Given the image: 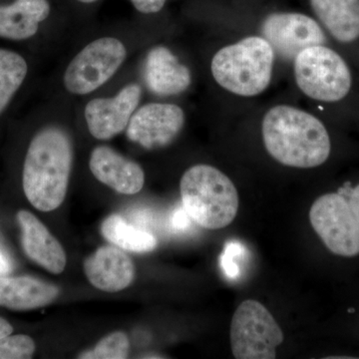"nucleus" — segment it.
<instances>
[{"instance_id":"f257e3e1","label":"nucleus","mask_w":359,"mask_h":359,"mask_svg":"<svg viewBox=\"0 0 359 359\" xmlns=\"http://www.w3.org/2000/svg\"><path fill=\"white\" fill-rule=\"evenodd\" d=\"M263 138L273 159L301 169L320 166L332 149L325 125L313 115L292 106H276L266 113Z\"/></svg>"},{"instance_id":"f03ea898","label":"nucleus","mask_w":359,"mask_h":359,"mask_svg":"<svg viewBox=\"0 0 359 359\" xmlns=\"http://www.w3.org/2000/svg\"><path fill=\"white\" fill-rule=\"evenodd\" d=\"M72 167V145L68 135L48 127L35 135L23 167L22 185L30 204L51 212L62 204Z\"/></svg>"},{"instance_id":"7ed1b4c3","label":"nucleus","mask_w":359,"mask_h":359,"mask_svg":"<svg viewBox=\"0 0 359 359\" xmlns=\"http://www.w3.org/2000/svg\"><path fill=\"white\" fill-rule=\"evenodd\" d=\"M180 190L184 209L202 228H226L237 216V189L231 179L217 168L196 165L187 170L182 177Z\"/></svg>"},{"instance_id":"20e7f679","label":"nucleus","mask_w":359,"mask_h":359,"mask_svg":"<svg viewBox=\"0 0 359 359\" xmlns=\"http://www.w3.org/2000/svg\"><path fill=\"white\" fill-rule=\"evenodd\" d=\"M275 51L263 37L250 36L224 47L214 56L215 80L231 93L259 95L268 88L273 73Z\"/></svg>"},{"instance_id":"39448f33","label":"nucleus","mask_w":359,"mask_h":359,"mask_svg":"<svg viewBox=\"0 0 359 359\" xmlns=\"http://www.w3.org/2000/svg\"><path fill=\"white\" fill-rule=\"evenodd\" d=\"M294 76L306 96L323 102H337L351 88V70L346 61L323 45L309 47L297 54Z\"/></svg>"},{"instance_id":"423d86ee","label":"nucleus","mask_w":359,"mask_h":359,"mask_svg":"<svg viewBox=\"0 0 359 359\" xmlns=\"http://www.w3.org/2000/svg\"><path fill=\"white\" fill-rule=\"evenodd\" d=\"M231 353L237 359H275L285 337L282 328L261 302L247 299L231 323Z\"/></svg>"},{"instance_id":"0eeeda50","label":"nucleus","mask_w":359,"mask_h":359,"mask_svg":"<svg viewBox=\"0 0 359 359\" xmlns=\"http://www.w3.org/2000/svg\"><path fill=\"white\" fill-rule=\"evenodd\" d=\"M309 221L330 252L346 257L359 255V221L344 196L325 194L314 201Z\"/></svg>"},{"instance_id":"6e6552de","label":"nucleus","mask_w":359,"mask_h":359,"mask_svg":"<svg viewBox=\"0 0 359 359\" xmlns=\"http://www.w3.org/2000/svg\"><path fill=\"white\" fill-rule=\"evenodd\" d=\"M126 48L120 40L105 37L87 45L66 69L65 88L70 93L85 95L108 81L126 58Z\"/></svg>"},{"instance_id":"1a4fd4ad","label":"nucleus","mask_w":359,"mask_h":359,"mask_svg":"<svg viewBox=\"0 0 359 359\" xmlns=\"http://www.w3.org/2000/svg\"><path fill=\"white\" fill-rule=\"evenodd\" d=\"M185 124V114L173 104L151 103L137 111L127 127V136L142 147H166L178 137Z\"/></svg>"},{"instance_id":"9d476101","label":"nucleus","mask_w":359,"mask_h":359,"mask_svg":"<svg viewBox=\"0 0 359 359\" xmlns=\"http://www.w3.org/2000/svg\"><path fill=\"white\" fill-rule=\"evenodd\" d=\"M264 39L283 58L292 59L309 47L323 45L325 33L320 25L301 13H273L263 25Z\"/></svg>"},{"instance_id":"9b49d317","label":"nucleus","mask_w":359,"mask_h":359,"mask_svg":"<svg viewBox=\"0 0 359 359\" xmlns=\"http://www.w3.org/2000/svg\"><path fill=\"white\" fill-rule=\"evenodd\" d=\"M141 87L130 84L113 98H97L85 107L90 133L99 140H109L128 127L140 102Z\"/></svg>"},{"instance_id":"f8f14e48","label":"nucleus","mask_w":359,"mask_h":359,"mask_svg":"<svg viewBox=\"0 0 359 359\" xmlns=\"http://www.w3.org/2000/svg\"><path fill=\"white\" fill-rule=\"evenodd\" d=\"M89 167L98 181L124 195L140 192L145 183V174L137 163L106 146L92 151Z\"/></svg>"},{"instance_id":"ddd939ff","label":"nucleus","mask_w":359,"mask_h":359,"mask_svg":"<svg viewBox=\"0 0 359 359\" xmlns=\"http://www.w3.org/2000/svg\"><path fill=\"white\" fill-rule=\"evenodd\" d=\"M84 271L92 285L107 292L127 289L135 278L133 262L121 250L108 245L85 259Z\"/></svg>"},{"instance_id":"4468645a","label":"nucleus","mask_w":359,"mask_h":359,"mask_svg":"<svg viewBox=\"0 0 359 359\" xmlns=\"http://www.w3.org/2000/svg\"><path fill=\"white\" fill-rule=\"evenodd\" d=\"M22 247L30 259L51 273H62L66 266V254L60 243L34 215L27 211L18 214Z\"/></svg>"},{"instance_id":"2eb2a0df","label":"nucleus","mask_w":359,"mask_h":359,"mask_svg":"<svg viewBox=\"0 0 359 359\" xmlns=\"http://www.w3.org/2000/svg\"><path fill=\"white\" fill-rule=\"evenodd\" d=\"M191 72L166 47L149 52L145 63V81L156 95H178L191 84Z\"/></svg>"},{"instance_id":"dca6fc26","label":"nucleus","mask_w":359,"mask_h":359,"mask_svg":"<svg viewBox=\"0 0 359 359\" xmlns=\"http://www.w3.org/2000/svg\"><path fill=\"white\" fill-rule=\"evenodd\" d=\"M51 283L30 276H0V306L13 311H32L48 306L58 297Z\"/></svg>"},{"instance_id":"f3484780","label":"nucleus","mask_w":359,"mask_h":359,"mask_svg":"<svg viewBox=\"0 0 359 359\" xmlns=\"http://www.w3.org/2000/svg\"><path fill=\"white\" fill-rule=\"evenodd\" d=\"M50 13L47 0H15L0 7V37L11 40L30 39L39 32V23Z\"/></svg>"},{"instance_id":"a211bd4d","label":"nucleus","mask_w":359,"mask_h":359,"mask_svg":"<svg viewBox=\"0 0 359 359\" xmlns=\"http://www.w3.org/2000/svg\"><path fill=\"white\" fill-rule=\"evenodd\" d=\"M321 23L344 43L359 37V0H311Z\"/></svg>"},{"instance_id":"6ab92c4d","label":"nucleus","mask_w":359,"mask_h":359,"mask_svg":"<svg viewBox=\"0 0 359 359\" xmlns=\"http://www.w3.org/2000/svg\"><path fill=\"white\" fill-rule=\"evenodd\" d=\"M101 231L106 240L129 252H151L157 245V240L154 236L131 226L118 215L108 217L103 222Z\"/></svg>"},{"instance_id":"aec40b11","label":"nucleus","mask_w":359,"mask_h":359,"mask_svg":"<svg viewBox=\"0 0 359 359\" xmlns=\"http://www.w3.org/2000/svg\"><path fill=\"white\" fill-rule=\"evenodd\" d=\"M27 74V63L15 52L0 49V114L11 102Z\"/></svg>"},{"instance_id":"412c9836","label":"nucleus","mask_w":359,"mask_h":359,"mask_svg":"<svg viewBox=\"0 0 359 359\" xmlns=\"http://www.w3.org/2000/svg\"><path fill=\"white\" fill-rule=\"evenodd\" d=\"M129 339L126 334L116 332L107 335L94 348L78 356L81 359H124L128 358Z\"/></svg>"},{"instance_id":"4be33fe9","label":"nucleus","mask_w":359,"mask_h":359,"mask_svg":"<svg viewBox=\"0 0 359 359\" xmlns=\"http://www.w3.org/2000/svg\"><path fill=\"white\" fill-rule=\"evenodd\" d=\"M34 351V341L28 335H7L0 339V359L32 358Z\"/></svg>"},{"instance_id":"5701e85b","label":"nucleus","mask_w":359,"mask_h":359,"mask_svg":"<svg viewBox=\"0 0 359 359\" xmlns=\"http://www.w3.org/2000/svg\"><path fill=\"white\" fill-rule=\"evenodd\" d=\"M243 252H244V250H243L242 245L238 244V243H228L224 247L223 255L221 257V266L224 275L228 278H236L240 273V269H238V264L235 263L233 259L236 257L243 254Z\"/></svg>"},{"instance_id":"b1692460","label":"nucleus","mask_w":359,"mask_h":359,"mask_svg":"<svg viewBox=\"0 0 359 359\" xmlns=\"http://www.w3.org/2000/svg\"><path fill=\"white\" fill-rule=\"evenodd\" d=\"M137 11L142 13L150 14L160 11L166 0H131Z\"/></svg>"},{"instance_id":"393cba45","label":"nucleus","mask_w":359,"mask_h":359,"mask_svg":"<svg viewBox=\"0 0 359 359\" xmlns=\"http://www.w3.org/2000/svg\"><path fill=\"white\" fill-rule=\"evenodd\" d=\"M13 269V261L6 245L0 240V276H7Z\"/></svg>"},{"instance_id":"a878e982","label":"nucleus","mask_w":359,"mask_h":359,"mask_svg":"<svg viewBox=\"0 0 359 359\" xmlns=\"http://www.w3.org/2000/svg\"><path fill=\"white\" fill-rule=\"evenodd\" d=\"M190 216L185 211L184 208H180L177 211L174 212L172 216L171 224L172 228L176 231H183L190 226Z\"/></svg>"},{"instance_id":"bb28decb","label":"nucleus","mask_w":359,"mask_h":359,"mask_svg":"<svg viewBox=\"0 0 359 359\" xmlns=\"http://www.w3.org/2000/svg\"><path fill=\"white\" fill-rule=\"evenodd\" d=\"M349 205H351V209L355 215L356 218L359 221V185L356 186L355 188L351 191V198L348 201Z\"/></svg>"},{"instance_id":"cd10ccee","label":"nucleus","mask_w":359,"mask_h":359,"mask_svg":"<svg viewBox=\"0 0 359 359\" xmlns=\"http://www.w3.org/2000/svg\"><path fill=\"white\" fill-rule=\"evenodd\" d=\"M13 327H11V323L0 316V339L7 337V335H11L13 334Z\"/></svg>"},{"instance_id":"c85d7f7f","label":"nucleus","mask_w":359,"mask_h":359,"mask_svg":"<svg viewBox=\"0 0 359 359\" xmlns=\"http://www.w3.org/2000/svg\"><path fill=\"white\" fill-rule=\"evenodd\" d=\"M78 1L83 2V4H92V2H95L97 0H78Z\"/></svg>"}]
</instances>
